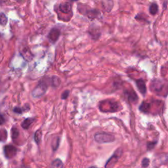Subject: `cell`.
Instances as JSON below:
<instances>
[{
    "mask_svg": "<svg viewBox=\"0 0 168 168\" xmlns=\"http://www.w3.org/2000/svg\"><path fill=\"white\" fill-rule=\"evenodd\" d=\"M60 140L61 139L59 137H55V138L53 139L51 143V147H52V149L54 152H55V151L58 149L59 144H60Z\"/></svg>",
    "mask_w": 168,
    "mask_h": 168,
    "instance_id": "cell-15",
    "label": "cell"
},
{
    "mask_svg": "<svg viewBox=\"0 0 168 168\" xmlns=\"http://www.w3.org/2000/svg\"><path fill=\"white\" fill-rule=\"evenodd\" d=\"M7 131L5 130H0V141H5L7 139Z\"/></svg>",
    "mask_w": 168,
    "mask_h": 168,
    "instance_id": "cell-22",
    "label": "cell"
},
{
    "mask_svg": "<svg viewBox=\"0 0 168 168\" xmlns=\"http://www.w3.org/2000/svg\"><path fill=\"white\" fill-rule=\"evenodd\" d=\"M121 154H122V150H121V148H119V149H118L116 151H115L114 154L110 158L109 160L107 161L104 167H113L115 164L117 163L118 159L121 157Z\"/></svg>",
    "mask_w": 168,
    "mask_h": 168,
    "instance_id": "cell-3",
    "label": "cell"
},
{
    "mask_svg": "<svg viewBox=\"0 0 168 168\" xmlns=\"http://www.w3.org/2000/svg\"><path fill=\"white\" fill-rule=\"evenodd\" d=\"M50 81V79L44 78L39 81L37 86L36 87L32 92V95L34 98H39L47 92L49 87V82Z\"/></svg>",
    "mask_w": 168,
    "mask_h": 168,
    "instance_id": "cell-1",
    "label": "cell"
},
{
    "mask_svg": "<svg viewBox=\"0 0 168 168\" xmlns=\"http://www.w3.org/2000/svg\"><path fill=\"white\" fill-rule=\"evenodd\" d=\"M7 18L4 13H0V24L2 26H5L7 23Z\"/></svg>",
    "mask_w": 168,
    "mask_h": 168,
    "instance_id": "cell-19",
    "label": "cell"
},
{
    "mask_svg": "<svg viewBox=\"0 0 168 168\" xmlns=\"http://www.w3.org/2000/svg\"><path fill=\"white\" fill-rule=\"evenodd\" d=\"M35 121V118H28L25 119L24 121H22L21 124V126L24 130H27L29 128V127L31 126V124Z\"/></svg>",
    "mask_w": 168,
    "mask_h": 168,
    "instance_id": "cell-13",
    "label": "cell"
},
{
    "mask_svg": "<svg viewBox=\"0 0 168 168\" xmlns=\"http://www.w3.org/2000/svg\"><path fill=\"white\" fill-rule=\"evenodd\" d=\"M94 139L97 143L100 144L113 143L116 138L112 134L107 132H98L94 136Z\"/></svg>",
    "mask_w": 168,
    "mask_h": 168,
    "instance_id": "cell-2",
    "label": "cell"
},
{
    "mask_svg": "<svg viewBox=\"0 0 168 168\" xmlns=\"http://www.w3.org/2000/svg\"><path fill=\"white\" fill-rule=\"evenodd\" d=\"M41 137H42V131L40 130L36 131V132L34 134V141L36 144H39V143L41 142Z\"/></svg>",
    "mask_w": 168,
    "mask_h": 168,
    "instance_id": "cell-16",
    "label": "cell"
},
{
    "mask_svg": "<svg viewBox=\"0 0 168 168\" xmlns=\"http://www.w3.org/2000/svg\"><path fill=\"white\" fill-rule=\"evenodd\" d=\"M101 3L105 11L109 13L112 11L114 7L113 0H101Z\"/></svg>",
    "mask_w": 168,
    "mask_h": 168,
    "instance_id": "cell-7",
    "label": "cell"
},
{
    "mask_svg": "<svg viewBox=\"0 0 168 168\" xmlns=\"http://www.w3.org/2000/svg\"><path fill=\"white\" fill-rule=\"evenodd\" d=\"M59 9L60 11L64 13V14H68L70 13L72 10V5L69 2H64L61 3L60 6H59Z\"/></svg>",
    "mask_w": 168,
    "mask_h": 168,
    "instance_id": "cell-8",
    "label": "cell"
},
{
    "mask_svg": "<svg viewBox=\"0 0 168 168\" xmlns=\"http://www.w3.org/2000/svg\"><path fill=\"white\" fill-rule=\"evenodd\" d=\"M98 14H99V12L97 10H92V11H88L87 15L90 18H95Z\"/></svg>",
    "mask_w": 168,
    "mask_h": 168,
    "instance_id": "cell-21",
    "label": "cell"
},
{
    "mask_svg": "<svg viewBox=\"0 0 168 168\" xmlns=\"http://www.w3.org/2000/svg\"><path fill=\"white\" fill-rule=\"evenodd\" d=\"M4 154L7 158H13L16 154L17 152V149H16V147L13 145H7L4 147Z\"/></svg>",
    "mask_w": 168,
    "mask_h": 168,
    "instance_id": "cell-5",
    "label": "cell"
},
{
    "mask_svg": "<svg viewBox=\"0 0 168 168\" xmlns=\"http://www.w3.org/2000/svg\"><path fill=\"white\" fill-rule=\"evenodd\" d=\"M13 111H14L15 112L17 113V114H21L23 110L21 108H20V107H15L14 109H13Z\"/></svg>",
    "mask_w": 168,
    "mask_h": 168,
    "instance_id": "cell-26",
    "label": "cell"
},
{
    "mask_svg": "<svg viewBox=\"0 0 168 168\" xmlns=\"http://www.w3.org/2000/svg\"><path fill=\"white\" fill-rule=\"evenodd\" d=\"M61 35V32L57 28H53L48 34V39L53 44H55Z\"/></svg>",
    "mask_w": 168,
    "mask_h": 168,
    "instance_id": "cell-4",
    "label": "cell"
},
{
    "mask_svg": "<svg viewBox=\"0 0 168 168\" xmlns=\"http://www.w3.org/2000/svg\"><path fill=\"white\" fill-rule=\"evenodd\" d=\"M150 164V160L147 158H144L143 159L142 162H141V166H142L143 167H147L149 166Z\"/></svg>",
    "mask_w": 168,
    "mask_h": 168,
    "instance_id": "cell-23",
    "label": "cell"
},
{
    "mask_svg": "<svg viewBox=\"0 0 168 168\" xmlns=\"http://www.w3.org/2000/svg\"><path fill=\"white\" fill-rule=\"evenodd\" d=\"M61 84V78L57 76V75H53V76L51 78V79H50V84L53 87L57 88L60 86Z\"/></svg>",
    "mask_w": 168,
    "mask_h": 168,
    "instance_id": "cell-11",
    "label": "cell"
},
{
    "mask_svg": "<svg viewBox=\"0 0 168 168\" xmlns=\"http://www.w3.org/2000/svg\"><path fill=\"white\" fill-rule=\"evenodd\" d=\"M21 54L24 57L26 61H30L33 55L32 54V53L30 51V49L28 47H24L23 48L22 50L21 51Z\"/></svg>",
    "mask_w": 168,
    "mask_h": 168,
    "instance_id": "cell-10",
    "label": "cell"
},
{
    "mask_svg": "<svg viewBox=\"0 0 168 168\" xmlns=\"http://www.w3.org/2000/svg\"><path fill=\"white\" fill-rule=\"evenodd\" d=\"M149 11L151 15H156V13L158 11V6L156 4V3H152L151 4V5L150 6L149 8Z\"/></svg>",
    "mask_w": 168,
    "mask_h": 168,
    "instance_id": "cell-17",
    "label": "cell"
},
{
    "mask_svg": "<svg viewBox=\"0 0 168 168\" xmlns=\"http://www.w3.org/2000/svg\"><path fill=\"white\" fill-rule=\"evenodd\" d=\"M136 85L138 88V90L139 91L140 93L142 94L143 96H145L147 93V86L145 82L143 79H139L136 80Z\"/></svg>",
    "mask_w": 168,
    "mask_h": 168,
    "instance_id": "cell-6",
    "label": "cell"
},
{
    "mask_svg": "<svg viewBox=\"0 0 168 168\" xmlns=\"http://www.w3.org/2000/svg\"><path fill=\"white\" fill-rule=\"evenodd\" d=\"M19 135V131L16 127H13L11 130V137L13 139H15Z\"/></svg>",
    "mask_w": 168,
    "mask_h": 168,
    "instance_id": "cell-20",
    "label": "cell"
},
{
    "mask_svg": "<svg viewBox=\"0 0 168 168\" xmlns=\"http://www.w3.org/2000/svg\"><path fill=\"white\" fill-rule=\"evenodd\" d=\"M126 95H127L128 99H129V101L131 102V103H135V102L136 101L137 102L138 97L136 95L135 92L132 90V89H131V91H126Z\"/></svg>",
    "mask_w": 168,
    "mask_h": 168,
    "instance_id": "cell-12",
    "label": "cell"
},
{
    "mask_svg": "<svg viewBox=\"0 0 168 168\" xmlns=\"http://www.w3.org/2000/svg\"><path fill=\"white\" fill-rule=\"evenodd\" d=\"M69 94H70V91H69L68 90H65L61 95V99H62V100L67 99L69 96Z\"/></svg>",
    "mask_w": 168,
    "mask_h": 168,
    "instance_id": "cell-25",
    "label": "cell"
},
{
    "mask_svg": "<svg viewBox=\"0 0 168 168\" xmlns=\"http://www.w3.org/2000/svg\"><path fill=\"white\" fill-rule=\"evenodd\" d=\"M151 86H152V87H151L152 90L156 92H159L162 90V88L163 87V84L162 83V81H160L158 80H154L152 81Z\"/></svg>",
    "mask_w": 168,
    "mask_h": 168,
    "instance_id": "cell-9",
    "label": "cell"
},
{
    "mask_svg": "<svg viewBox=\"0 0 168 168\" xmlns=\"http://www.w3.org/2000/svg\"><path fill=\"white\" fill-rule=\"evenodd\" d=\"M150 107H151V106H150V103H148L145 101H143L140 105L139 110H140V111L142 112L147 113L149 112V110L150 109Z\"/></svg>",
    "mask_w": 168,
    "mask_h": 168,
    "instance_id": "cell-14",
    "label": "cell"
},
{
    "mask_svg": "<svg viewBox=\"0 0 168 168\" xmlns=\"http://www.w3.org/2000/svg\"><path fill=\"white\" fill-rule=\"evenodd\" d=\"M71 1H77V0H70Z\"/></svg>",
    "mask_w": 168,
    "mask_h": 168,
    "instance_id": "cell-28",
    "label": "cell"
},
{
    "mask_svg": "<svg viewBox=\"0 0 168 168\" xmlns=\"http://www.w3.org/2000/svg\"><path fill=\"white\" fill-rule=\"evenodd\" d=\"M51 166L53 167H63V163L60 159H56L51 163Z\"/></svg>",
    "mask_w": 168,
    "mask_h": 168,
    "instance_id": "cell-18",
    "label": "cell"
},
{
    "mask_svg": "<svg viewBox=\"0 0 168 168\" xmlns=\"http://www.w3.org/2000/svg\"><path fill=\"white\" fill-rule=\"evenodd\" d=\"M157 144V141H154V142H149L147 143V149L149 150H150L153 149L155 146Z\"/></svg>",
    "mask_w": 168,
    "mask_h": 168,
    "instance_id": "cell-24",
    "label": "cell"
},
{
    "mask_svg": "<svg viewBox=\"0 0 168 168\" xmlns=\"http://www.w3.org/2000/svg\"><path fill=\"white\" fill-rule=\"evenodd\" d=\"M5 118L4 116H3V115L1 114H0V125H2L5 123Z\"/></svg>",
    "mask_w": 168,
    "mask_h": 168,
    "instance_id": "cell-27",
    "label": "cell"
}]
</instances>
